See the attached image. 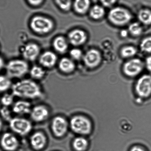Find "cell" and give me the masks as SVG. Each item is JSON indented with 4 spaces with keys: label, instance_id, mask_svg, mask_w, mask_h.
<instances>
[{
    "label": "cell",
    "instance_id": "cell-1",
    "mask_svg": "<svg viewBox=\"0 0 151 151\" xmlns=\"http://www.w3.org/2000/svg\"><path fill=\"white\" fill-rule=\"evenodd\" d=\"M11 90L14 97L28 101L40 99L43 95L40 86L32 79L18 81L12 85Z\"/></svg>",
    "mask_w": 151,
    "mask_h": 151
},
{
    "label": "cell",
    "instance_id": "cell-2",
    "mask_svg": "<svg viewBox=\"0 0 151 151\" xmlns=\"http://www.w3.org/2000/svg\"><path fill=\"white\" fill-rule=\"evenodd\" d=\"M9 123L10 129L16 135L27 136L33 129V124L31 122L23 117H13Z\"/></svg>",
    "mask_w": 151,
    "mask_h": 151
},
{
    "label": "cell",
    "instance_id": "cell-3",
    "mask_svg": "<svg viewBox=\"0 0 151 151\" xmlns=\"http://www.w3.org/2000/svg\"><path fill=\"white\" fill-rule=\"evenodd\" d=\"M30 27L34 32L40 35L46 34L52 31L54 23L51 19L44 16H35L30 22Z\"/></svg>",
    "mask_w": 151,
    "mask_h": 151
},
{
    "label": "cell",
    "instance_id": "cell-4",
    "mask_svg": "<svg viewBox=\"0 0 151 151\" xmlns=\"http://www.w3.org/2000/svg\"><path fill=\"white\" fill-rule=\"evenodd\" d=\"M29 65L24 60L14 59L8 63L6 66L7 74L9 77L19 78L27 74L29 71Z\"/></svg>",
    "mask_w": 151,
    "mask_h": 151
},
{
    "label": "cell",
    "instance_id": "cell-5",
    "mask_svg": "<svg viewBox=\"0 0 151 151\" xmlns=\"http://www.w3.org/2000/svg\"><path fill=\"white\" fill-rule=\"evenodd\" d=\"M108 18L115 25L123 26L129 23L132 19V15L129 11L125 9L116 7L109 11Z\"/></svg>",
    "mask_w": 151,
    "mask_h": 151
},
{
    "label": "cell",
    "instance_id": "cell-6",
    "mask_svg": "<svg viewBox=\"0 0 151 151\" xmlns=\"http://www.w3.org/2000/svg\"><path fill=\"white\" fill-rule=\"evenodd\" d=\"M69 122L70 128L74 133L79 134H86L90 132L91 124L88 120L82 116H74Z\"/></svg>",
    "mask_w": 151,
    "mask_h": 151
},
{
    "label": "cell",
    "instance_id": "cell-7",
    "mask_svg": "<svg viewBox=\"0 0 151 151\" xmlns=\"http://www.w3.org/2000/svg\"><path fill=\"white\" fill-rule=\"evenodd\" d=\"M69 128V122L62 116H55L51 121V131L57 138H61L65 136Z\"/></svg>",
    "mask_w": 151,
    "mask_h": 151
},
{
    "label": "cell",
    "instance_id": "cell-8",
    "mask_svg": "<svg viewBox=\"0 0 151 151\" xmlns=\"http://www.w3.org/2000/svg\"><path fill=\"white\" fill-rule=\"evenodd\" d=\"M144 64L139 58H133L125 63L123 70L124 74L130 77H134L141 73Z\"/></svg>",
    "mask_w": 151,
    "mask_h": 151
},
{
    "label": "cell",
    "instance_id": "cell-9",
    "mask_svg": "<svg viewBox=\"0 0 151 151\" xmlns=\"http://www.w3.org/2000/svg\"><path fill=\"white\" fill-rule=\"evenodd\" d=\"M0 144L3 149L6 151H15L19 146L20 141L13 132H6L2 135Z\"/></svg>",
    "mask_w": 151,
    "mask_h": 151
},
{
    "label": "cell",
    "instance_id": "cell-10",
    "mask_svg": "<svg viewBox=\"0 0 151 151\" xmlns=\"http://www.w3.org/2000/svg\"><path fill=\"white\" fill-rule=\"evenodd\" d=\"M136 92L139 96L146 98L151 94V76L144 75L137 81L136 86Z\"/></svg>",
    "mask_w": 151,
    "mask_h": 151
},
{
    "label": "cell",
    "instance_id": "cell-11",
    "mask_svg": "<svg viewBox=\"0 0 151 151\" xmlns=\"http://www.w3.org/2000/svg\"><path fill=\"white\" fill-rule=\"evenodd\" d=\"M29 115L34 122L42 123L46 121L49 118L50 111L45 105H38L32 107Z\"/></svg>",
    "mask_w": 151,
    "mask_h": 151
},
{
    "label": "cell",
    "instance_id": "cell-12",
    "mask_svg": "<svg viewBox=\"0 0 151 151\" xmlns=\"http://www.w3.org/2000/svg\"><path fill=\"white\" fill-rule=\"evenodd\" d=\"M29 142L32 149L35 150L40 151L46 146L47 138L43 132L38 131L31 135Z\"/></svg>",
    "mask_w": 151,
    "mask_h": 151
},
{
    "label": "cell",
    "instance_id": "cell-13",
    "mask_svg": "<svg viewBox=\"0 0 151 151\" xmlns=\"http://www.w3.org/2000/svg\"><path fill=\"white\" fill-rule=\"evenodd\" d=\"M83 62L86 66L89 68L97 67L101 62V55L98 50L92 49L88 51L83 55Z\"/></svg>",
    "mask_w": 151,
    "mask_h": 151
},
{
    "label": "cell",
    "instance_id": "cell-14",
    "mask_svg": "<svg viewBox=\"0 0 151 151\" xmlns=\"http://www.w3.org/2000/svg\"><path fill=\"white\" fill-rule=\"evenodd\" d=\"M40 48L37 44L30 42L25 45L22 49V55L25 59L33 61L39 56Z\"/></svg>",
    "mask_w": 151,
    "mask_h": 151
},
{
    "label": "cell",
    "instance_id": "cell-15",
    "mask_svg": "<svg viewBox=\"0 0 151 151\" xmlns=\"http://www.w3.org/2000/svg\"><path fill=\"white\" fill-rule=\"evenodd\" d=\"M32 108L31 104L28 100L21 99L14 102L11 110L13 113L23 116L29 115Z\"/></svg>",
    "mask_w": 151,
    "mask_h": 151
},
{
    "label": "cell",
    "instance_id": "cell-16",
    "mask_svg": "<svg viewBox=\"0 0 151 151\" xmlns=\"http://www.w3.org/2000/svg\"><path fill=\"white\" fill-rule=\"evenodd\" d=\"M87 39V35L83 30L76 29L71 31L68 36V40L71 45L78 46L83 45Z\"/></svg>",
    "mask_w": 151,
    "mask_h": 151
},
{
    "label": "cell",
    "instance_id": "cell-17",
    "mask_svg": "<svg viewBox=\"0 0 151 151\" xmlns=\"http://www.w3.org/2000/svg\"><path fill=\"white\" fill-rule=\"evenodd\" d=\"M57 61L58 57L57 55L51 51H46L39 56L40 64L45 68H52L56 64Z\"/></svg>",
    "mask_w": 151,
    "mask_h": 151
},
{
    "label": "cell",
    "instance_id": "cell-18",
    "mask_svg": "<svg viewBox=\"0 0 151 151\" xmlns=\"http://www.w3.org/2000/svg\"><path fill=\"white\" fill-rule=\"evenodd\" d=\"M54 49L60 54L66 52L68 48V41L63 36H58L54 39L52 42Z\"/></svg>",
    "mask_w": 151,
    "mask_h": 151
},
{
    "label": "cell",
    "instance_id": "cell-19",
    "mask_svg": "<svg viewBox=\"0 0 151 151\" xmlns=\"http://www.w3.org/2000/svg\"><path fill=\"white\" fill-rule=\"evenodd\" d=\"M58 67L63 73L69 74L72 73L75 69L76 65L71 58H64L60 60Z\"/></svg>",
    "mask_w": 151,
    "mask_h": 151
},
{
    "label": "cell",
    "instance_id": "cell-20",
    "mask_svg": "<svg viewBox=\"0 0 151 151\" xmlns=\"http://www.w3.org/2000/svg\"><path fill=\"white\" fill-rule=\"evenodd\" d=\"M89 0H75L74 8L77 14H83L87 12L90 7Z\"/></svg>",
    "mask_w": 151,
    "mask_h": 151
},
{
    "label": "cell",
    "instance_id": "cell-21",
    "mask_svg": "<svg viewBox=\"0 0 151 151\" xmlns=\"http://www.w3.org/2000/svg\"><path fill=\"white\" fill-rule=\"evenodd\" d=\"M45 72L42 67L35 65L30 70V75L33 80H40L43 78Z\"/></svg>",
    "mask_w": 151,
    "mask_h": 151
},
{
    "label": "cell",
    "instance_id": "cell-22",
    "mask_svg": "<svg viewBox=\"0 0 151 151\" xmlns=\"http://www.w3.org/2000/svg\"><path fill=\"white\" fill-rule=\"evenodd\" d=\"M138 18L143 24L149 25L151 24V11L144 9L140 10L138 14Z\"/></svg>",
    "mask_w": 151,
    "mask_h": 151
},
{
    "label": "cell",
    "instance_id": "cell-23",
    "mask_svg": "<svg viewBox=\"0 0 151 151\" xmlns=\"http://www.w3.org/2000/svg\"><path fill=\"white\" fill-rule=\"evenodd\" d=\"M87 140L83 137H78L73 140L72 146L76 151H83L86 149L88 146Z\"/></svg>",
    "mask_w": 151,
    "mask_h": 151
},
{
    "label": "cell",
    "instance_id": "cell-24",
    "mask_svg": "<svg viewBox=\"0 0 151 151\" xmlns=\"http://www.w3.org/2000/svg\"><path fill=\"white\" fill-rule=\"evenodd\" d=\"M105 11L103 7L100 6H94L89 12V15L92 19L94 20H99L104 17Z\"/></svg>",
    "mask_w": 151,
    "mask_h": 151
},
{
    "label": "cell",
    "instance_id": "cell-25",
    "mask_svg": "<svg viewBox=\"0 0 151 151\" xmlns=\"http://www.w3.org/2000/svg\"><path fill=\"white\" fill-rule=\"evenodd\" d=\"M12 85L9 77L0 75V92H6L11 89Z\"/></svg>",
    "mask_w": 151,
    "mask_h": 151
},
{
    "label": "cell",
    "instance_id": "cell-26",
    "mask_svg": "<svg viewBox=\"0 0 151 151\" xmlns=\"http://www.w3.org/2000/svg\"><path fill=\"white\" fill-rule=\"evenodd\" d=\"M137 53V49L133 46H126L122 48L121 51V56L124 58H132Z\"/></svg>",
    "mask_w": 151,
    "mask_h": 151
},
{
    "label": "cell",
    "instance_id": "cell-27",
    "mask_svg": "<svg viewBox=\"0 0 151 151\" xmlns=\"http://www.w3.org/2000/svg\"><path fill=\"white\" fill-rule=\"evenodd\" d=\"M128 31L132 36H140L143 32V28L138 23L134 22L129 25Z\"/></svg>",
    "mask_w": 151,
    "mask_h": 151
},
{
    "label": "cell",
    "instance_id": "cell-28",
    "mask_svg": "<svg viewBox=\"0 0 151 151\" xmlns=\"http://www.w3.org/2000/svg\"><path fill=\"white\" fill-rule=\"evenodd\" d=\"M14 97L12 93H6L1 97V102L3 106L9 107L14 103Z\"/></svg>",
    "mask_w": 151,
    "mask_h": 151
},
{
    "label": "cell",
    "instance_id": "cell-29",
    "mask_svg": "<svg viewBox=\"0 0 151 151\" xmlns=\"http://www.w3.org/2000/svg\"><path fill=\"white\" fill-rule=\"evenodd\" d=\"M140 48L144 52L147 53H151V36L147 37L142 41Z\"/></svg>",
    "mask_w": 151,
    "mask_h": 151
},
{
    "label": "cell",
    "instance_id": "cell-30",
    "mask_svg": "<svg viewBox=\"0 0 151 151\" xmlns=\"http://www.w3.org/2000/svg\"><path fill=\"white\" fill-rule=\"evenodd\" d=\"M12 111L10 110L9 107L3 106L0 110V114L2 117L1 118L9 122L13 118L12 116Z\"/></svg>",
    "mask_w": 151,
    "mask_h": 151
},
{
    "label": "cell",
    "instance_id": "cell-31",
    "mask_svg": "<svg viewBox=\"0 0 151 151\" xmlns=\"http://www.w3.org/2000/svg\"><path fill=\"white\" fill-rule=\"evenodd\" d=\"M57 5L63 11H69L72 5V0H55Z\"/></svg>",
    "mask_w": 151,
    "mask_h": 151
},
{
    "label": "cell",
    "instance_id": "cell-32",
    "mask_svg": "<svg viewBox=\"0 0 151 151\" xmlns=\"http://www.w3.org/2000/svg\"><path fill=\"white\" fill-rule=\"evenodd\" d=\"M70 55L71 59L75 60H78L83 58V57L81 50L77 48L71 49L70 52Z\"/></svg>",
    "mask_w": 151,
    "mask_h": 151
},
{
    "label": "cell",
    "instance_id": "cell-33",
    "mask_svg": "<svg viewBox=\"0 0 151 151\" xmlns=\"http://www.w3.org/2000/svg\"><path fill=\"white\" fill-rule=\"evenodd\" d=\"M101 2L104 6L110 7L113 5L116 0H100Z\"/></svg>",
    "mask_w": 151,
    "mask_h": 151
},
{
    "label": "cell",
    "instance_id": "cell-34",
    "mask_svg": "<svg viewBox=\"0 0 151 151\" xmlns=\"http://www.w3.org/2000/svg\"><path fill=\"white\" fill-rule=\"evenodd\" d=\"M31 5L33 6H38L43 2V0H27Z\"/></svg>",
    "mask_w": 151,
    "mask_h": 151
},
{
    "label": "cell",
    "instance_id": "cell-35",
    "mask_svg": "<svg viewBox=\"0 0 151 151\" xmlns=\"http://www.w3.org/2000/svg\"><path fill=\"white\" fill-rule=\"evenodd\" d=\"M145 65L148 71L151 73V55L146 58Z\"/></svg>",
    "mask_w": 151,
    "mask_h": 151
},
{
    "label": "cell",
    "instance_id": "cell-36",
    "mask_svg": "<svg viewBox=\"0 0 151 151\" xmlns=\"http://www.w3.org/2000/svg\"><path fill=\"white\" fill-rule=\"evenodd\" d=\"M128 32L127 30H122L121 32V35L123 37H126L128 35Z\"/></svg>",
    "mask_w": 151,
    "mask_h": 151
},
{
    "label": "cell",
    "instance_id": "cell-37",
    "mask_svg": "<svg viewBox=\"0 0 151 151\" xmlns=\"http://www.w3.org/2000/svg\"><path fill=\"white\" fill-rule=\"evenodd\" d=\"M130 151H145L144 150L139 147L135 146L132 148Z\"/></svg>",
    "mask_w": 151,
    "mask_h": 151
},
{
    "label": "cell",
    "instance_id": "cell-38",
    "mask_svg": "<svg viewBox=\"0 0 151 151\" xmlns=\"http://www.w3.org/2000/svg\"><path fill=\"white\" fill-rule=\"evenodd\" d=\"M4 65V62L3 58L0 57V70L2 69Z\"/></svg>",
    "mask_w": 151,
    "mask_h": 151
},
{
    "label": "cell",
    "instance_id": "cell-39",
    "mask_svg": "<svg viewBox=\"0 0 151 151\" xmlns=\"http://www.w3.org/2000/svg\"><path fill=\"white\" fill-rule=\"evenodd\" d=\"M3 127V123L2 119L0 117V132L2 130Z\"/></svg>",
    "mask_w": 151,
    "mask_h": 151
}]
</instances>
